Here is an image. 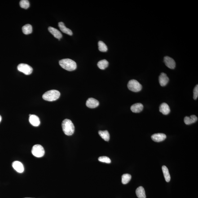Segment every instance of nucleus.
<instances>
[{
    "label": "nucleus",
    "instance_id": "obj_11",
    "mask_svg": "<svg viewBox=\"0 0 198 198\" xmlns=\"http://www.w3.org/2000/svg\"><path fill=\"white\" fill-rule=\"evenodd\" d=\"M12 166L14 169L18 173H22L24 171V167L21 162L15 161L13 163Z\"/></svg>",
    "mask_w": 198,
    "mask_h": 198
},
{
    "label": "nucleus",
    "instance_id": "obj_26",
    "mask_svg": "<svg viewBox=\"0 0 198 198\" xmlns=\"http://www.w3.org/2000/svg\"><path fill=\"white\" fill-rule=\"evenodd\" d=\"M98 160L102 162L105 163H106L109 164L111 162V159L107 156H101L98 158Z\"/></svg>",
    "mask_w": 198,
    "mask_h": 198
},
{
    "label": "nucleus",
    "instance_id": "obj_20",
    "mask_svg": "<svg viewBox=\"0 0 198 198\" xmlns=\"http://www.w3.org/2000/svg\"><path fill=\"white\" fill-rule=\"evenodd\" d=\"M98 133L100 137L105 141H108L109 140L110 135L108 131H99Z\"/></svg>",
    "mask_w": 198,
    "mask_h": 198
},
{
    "label": "nucleus",
    "instance_id": "obj_28",
    "mask_svg": "<svg viewBox=\"0 0 198 198\" xmlns=\"http://www.w3.org/2000/svg\"><path fill=\"white\" fill-rule=\"evenodd\" d=\"M1 120H2V117H1V116L0 115V122H1Z\"/></svg>",
    "mask_w": 198,
    "mask_h": 198
},
{
    "label": "nucleus",
    "instance_id": "obj_6",
    "mask_svg": "<svg viewBox=\"0 0 198 198\" xmlns=\"http://www.w3.org/2000/svg\"><path fill=\"white\" fill-rule=\"evenodd\" d=\"M18 70L23 72L26 75H29L32 73L33 69L31 66L25 64H20L17 67Z\"/></svg>",
    "mask_w": 198,
    "mask_h": 198
},
{
    "label": "nucleus",
    "instance_id": "obj_27",
    "mask_svg": "<svg viewBox=\"0 0 198 198\" xmlns=\"http://www.w3.org/2000/svg\"><path fill=\"white\" fill-rule=\"evenodd\" d=\"M198 97V85H197L193 90V99L196 100Z\"/></svg>",
    "mask_w": 198,
    "mask_h": 198
},
{
    "label": "nucleus",
    "instance_id": "obj_16",
    "mask_svg": "<svg viewBox=\"0 0 198 198\" xmlns=\"http://www.w3.org/2000/svg\"><path fill=\"white\" fill-rule=\"evenodd\" d=\"M159 111L164 115H168L170 112L169 106L165 103H163L161 104L159 108Z\"/></svg>",
    "mask_w": 198,
    "mask_h": 198
},
{
    "label": "nucleus",
    "instance_id": "obj_24",
    "mask_svg": "<svg viewBox=\"0 0 198 198\" xmlns=\"http://www.w3.org/2000/svg\"><path fill=\"white\" fill-rule=\"evenodd\" d=\"M131 179V175L126 174L123 175L122 176V183L123 184H126L129 183Z\"/></svg>",
    "mask_w": 198,
    "mask_h": 198
},
{
    "label": "nucleus",
    "instance_id": "obj_17",
    "mask_svg": "<svg viewBox=\"0 0 198 198\" xmlns=\"http://www.w3.org/2000/svg\"><path fill=\"white\" fill-rule=\"evenodd\" d=\"M59 27L61 31L66 33V34L71 36L73 35L72 31L70 29L67 28L63 22H59Z\"/></svg>",
    "mask_w": 198,
    "mask_h": 198
},
{
    "label": "nucleus",
    "instance_id": "obj_7",
    "mask_svg": "<svg viewBox=\"0 0 198 198\" xmlns=\"http://www.w3.org/2000/svg\"><path fill=\"white\" fill-rule=\"evenodd\" d=\"M164 62L167 67L171 69H174L175 68V62L170 57L167 56L164 57Z\"/></svg>",
    "mask_w": 198,
    "mask_h": 198
},
{
    "label": "nucleus",
    "instance_id": "obj_22",
    "mask_svg": "<svg viewBox=\"0 0 198 198\" xmlns=\"http://www.w3.org/2000/svg\"><path fill=\"white\" fill-rule=\"evenodd\" d=\"M109 63L106 59H103L98 62L97 64L98 68L104 70L108 67Z\"/></svg>",
    "mask_w": 198,
    "mask_h": 198
},
{
    "label": "nucleus",
    "instance_id": "obj_1",
    "mask_svg": "<svg viewBox=\"0 0 198 198\" xmlns=\"http://www.w3.org/2000/svg\"><path fill=\"white\" fill-rule=\"evenodd\" d=\"M62 129L66 135L70 136L73 135L75 131V127L70 120L65 119L62 123Z\"/></svg>",
    "mask_w": 198,
    "mask_h": 198
},
{
    "label": "nucleus",
    "instance_id": "obj_2",
    "mask_svg": "<svg viewBox=\"0 0 198 198\" xmlns=\"http://www.w3.org/2000/svg\"><path fill=\"white\" fill-rule=\"evenodd\" d=\"M59 64L64 69L69 71L75 70L77 68L76 62L68 59H63L59 61Z\"/></svg>",
    "mask_w": 198,
    "mask_h": 198
},
{
    "label": "nucleus",
    "instance_id": "obj_14",
    "mask_svg": "<svg viewBox=\"0 0 198 198\" xmlns=\"http://www.w3.org/2000/svg\"><path fill=\"white\" fill-rule=\"evenodd\" d=\"M143 109V105L141 103H135L131 107V110L132 112L135 113H138L141 112Z\"/></svg>",
    "mask_w": 198,
    "mask_h": 198
},
{
    "label": "nucleus",
    "instance_id": "obj_5",
    "mask_svg": "<svg viewBox=\"0 0 198 198\" xmlns=\"http://www.w3.org/2000/svg\"><path fill=\"white\" fill-rule=\"evenodd\" d=\"M32 155L36 157H42L45 155V150L43 147L41 145H35L32 147Z\"/></svg>",
    "mask_w": 198,
    "mask_h": 198
},
{
    "label": "nucleus",
    "instance_id": "obj_12",
    "mask_svg": "<svg viewBox=\"0 0 198 198\" xmlns=\"http://www.w3.org/2000/svg\"><path fill=\"white\" fill-rule=\"evenodd\" d=\"M48 30L50 33L54 36V37L58 39L59 40L60 39L63 37L61 32L56 28L52 27H49Z\"/></svg>",
    "mask_w": 198,
    "mask_h": 198
},
{
    "label": "nucleus",
    "instance_id": "obj_21",
    "mask_svg": "<svg viewBox=\"0 0 198 198\" xmlns=\"http://www.w3.org/2000/svg\"><path fill=\"white\" fill-rule=\"evenodd\" d=\"M22 29L23 33L25 35L31 34L32 32V26L29 24L25 25L22 27Z\"/></svg>",
    "mask_w": 198,
    "mask_h": 198
},
{
    "label": "nucleus",
    "instance_id": "obj_25",
    "mask_svg": "<svg viewBox=\"0 0 198 198\" xmlns=\"http://www.w3.org/2000/svg\"><path fill=\"white\" fill-rule=\"evenodd\" d=\"M20 5L22 8L27 9L29 7L30 4L29 1L27 0H21L20 2Z\"/></svg>",
    "mask_w": 198,
    "mask_h": 198
},
{
    "label": "nucleus",
    "instance_id": "obj_10",
    "mask_svg": "<svg viewBox=\"0 0 198 198\" xmlns=\"http://www.w3.org/2000/svg\"><path fill=\"white\" fill-rule=\"evenodd\" d=\"M169 79L165 73H162L159 77V82L161 86H166L169 82Z\"/></svg>",
    "mask_w": 198,
    "mask_h": 198
},
{
    "label": "nucleus",
    "instance_id": "obj_18",
    "mask_svg": "<svg viewBox=\"0 0 198 198\" xmlns=\"http://www.w3.org/2000/svg\"><path fill=\"white\" fill-rule=\"evenodd\" d=\"M136 194L138 198H146L144 189L142 186H139L137 188L136 191Z\"/></svg>",
    "mask_w": 198,
    "mask_h": 198
},
{
    "label": "nucleus",
    "instance_id": "obj_3",
    "mask_svg": "<svg viewBox=\"0 0 198 198\" xmlns=\"http://www.w3.org/2000/svg\"><path fill=\"white\" fill-rule=\"evenodd\" d=\"M60 96V93L59 91L52 90L48 91L44 93L42 98L44 100L48 101H53L59 99Z\"/></svg>",
    "mask_w": 198,
    "mask_h": 198
},
{
    "label": "nucleus",
    "instance_id": "obj_8",
    "mask_svg": "<svg viewBox=\"0 0 198 198\" xmlns=\"http://www.w3.org/2000/svg\"><path fill=\"white\" fill-rule=\"evenodd\" d=\"M86 105L88 108H94L99 106V102L94 98H89L87 101Z\"/></svg>",
    "mask_w": 198,
    "mask_h": 198
},
{
    "label": "nucleus",
    "instance_id": "obj_9",
    "mask_svg": "<svg viewBox=\"0 0 198 198\" xmlns=\"http://www.w3.org/2000/svg\"><path fill=\"white\" fill-rule=\"evenodd\" d=\"M166 135L163 133L155 134L153 135L151 137V138L154 141L157 142L163 141L166 139Z\"/></svg>",
    "mask_w": 198,
    "mask_h": 198
},
{
    "label": "nucleus",
    "instance_id": "obj_23",
    "mask_svg": "<svg viewBox=\"0 0 198 198\" xmlns=\"http://www.w3.org/2000/svg\"><path fill=\"white\" fill-rule=\"evenodd\" d=\"M98 49L100 51L106 52L108 50V47L106 44L102 41H99L98 43Z\"/></svg>",
    "mask_w": 198,
    "mask_h": 198
},
{
    "label": "nucleus",
    "instance_id": "obj_15",
    "mask_svg": "<svg viewBox=\"0 0 198 198\" xmlns=\"http://www.w3.org/2000/svg\"><path fill=\"white\" fill-rule=\"evenodd\" d=\"M197 120L198 118L196 115H191L190 117L186 116L185 117L184 121L185 124L186 125H190L196 122L197 121Z\"/></svg>",
    "mask_w": 198,
    "mask_h": 198
},
{
    "label": "nucleus",
    "instance_id": "obj_4",
    "mask_svg": "<svg viewBox=\"0 0 198 198\" xmlns=\"http://www.w3.org/2000/svg\"><path fill=\"white\" fill-rule=\"evenodd\" d=\"M128 89L131 91L138 92L142 89L141 85L136 80L133 79L129 81L127 85Z\"/></svg>",
    "mask_w": 198,
    "mask_h": 198
},
{
    "label": "nucleus",
    "instance_id": "obj_19",
    "mask_svg": "<svg viewBox=\"0 0 198 198\" xmlns=\"http://www.w3.org/2000/svg\"><path fill=\"white\" fill-rule=\"evenodd\" d=\"M163 173L164 178L167 182H169L171 180V177L169 174V169L165 165H163L162 167Z\"/></svg>",
    "mask_w": 198,
    "mask_h": 198
},
{
    "label": "nucleus",
    "instance_id": "obj_29",
    "mask_svg": "<svg viewBox=\"0 0 198 198\" xmlns=\"http://www.w3.org/2000/svg\"></svg>",
    "mask_w": 198,
    "mask_h": 198
},
{
    "label": "nucleus",
    "instance_id": "obj_13",
    "mask_svg": "<svg viewBox=\"0 0 198 198\" xmlns=\"http://www.w3.org/2000/svg\"><path fill=\"white\" fill-rule=\"evenodd\" d=\"M29 121L31 124L35 127L38 126L41 123L39 118L34 115H31L29 116Z\"/></svg>",
    "mask_w": 198,
    "mask_h": 198
}]
</instances>
